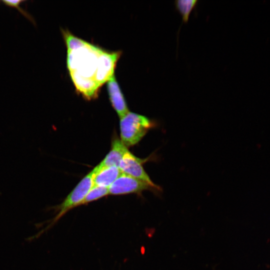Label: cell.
Wrapping results in <instances>:
<instances>
[{
	"label": "cell",
	"instance_id": "8992f818",
	"mask_svg": "<svg viewBox=\"0 0 270 270\" xmlns=\"http://www.w3.org/2000/svg\"><path fill=\"white\" fill-rule=\"evenodd\" d=\"M107 82L110 102L120 118L129 112L126 100L114 74Z\"/></svg>",
	"mask_w": 270,
	"mask_h": 270
},
{
	"label": "cell",
	"instance_id": "7a4b0ae2",
	"mask_svg": "<svg viewBox=\"0 0 270 270\" xmlns=\"http://www.w3.org/2000/svg\"><path fill=\"white\" fill-rule=\"evenodd\" d=\"M156 123L147 117L129 112L120 118V140L128 147L136 144Z\"/></svg>",
	"mask_w": 270,
	"mask_h": 270
},
{
	"label": "cell",
	"instance_id": "6da1fadb",
	"mask_svg": "<svg viewBox=\"0 0 270 270\" xmlns=\"http://www.w3.org/2000/svg\"><path fill=\"white\" fill-rule=\"evenodd\" d=\"M119 52H108L86 42L68 50L67 65L77 90L84 98H96L100 88L114 74Z\"/></svg>",
	"mask_w": 270,
	"mask_h": 270
},
{
	"label": "cell",
	"instance_id": "7c38bea8",
	"mask_svg": "<svg viewBox=\"0 0 270 270\" xmlns=\"http://www.w3.org/2000/svg\"></svg>",
	"mask_w": 270,
	"mask_h": 270
},
{
	"label": "cell",
	"instance_id": "ba28073f",
	"mask_svg": "<svg viewBox=\"0 0 270 270\" xmlns=\"http://www.w3.org/2000/svg\"><path fill=\"white\" fill-rule=\"evenodd\" d=\"M92 170L94 184L106 188H108L122 172L116 166H105L100 168L96 166Z\"/></svg>",
	"mask_w": 270,
	"mask_h": 270
},
{
	"label": "cell",
	"instance_id": "8fae6325",
	"mask_svg": "<svg viewBox=\"0 0 270 270\" xmlns=\"http://www.w3.org/2000/svg\"><path fill=\"white\" fill-rule=\"evenodd\" d=\"M24 0H3L2 2L6 6L17 9L26 18L34 24H36L35 20L32 16L20 6V4L24 2Z\"/></svg>",
	"mask_w": 270,
	"mask_h": 270
},
{
	"label": "cell",
	"instance_id": "30bf717a",
	"mask_svg": "<svg viewBox=\"0 0 270 270\" xmlns=\"http://www.w3.org/2000/svg\"><path fill=\"white\" fill-rule=\"evenodd\" d=\"M108 194H109L108 188L94 184L80 205L87 204Z\"/></svg>",
	"mask_w": 270,
	"mask_h": 270
},
{
	"label": "cell",
	"instance_id": "3957f363",
	"mask_svg": "<svg viewBox=\"0 0 270 270\" xmlns=\"http://www.w3.org/2000/svg\"><path fill=\"white\" fill-rule=\"evenodd\" d=\"M94 172L92 170L86 175L68 194L63 202L56 207L58 212L46 230L52 226L70 210L80 206L94 186Z\"/></svg>",
	"mask_w": 270,
	"mask_h": 270
},
{
	"label": "cell",
	"instance_id": "52a82bcc",
	"mask_svg": "<svg viewBox=\"0 0 270 270\" xmlns=\"http://www.w3.org/2000/svg\"><path fill=\"white\" fill-rule=\"evenodd\" d=\"M128 150L120 139L116 135L114 136L112 141L111 148L102 160L96 167L100 168L105 166H116L119 165L124 154Z\"/></svg>",
	"mask_w": 270,
	"mask_h": 270
},
{
	"label": "cell",
	"instance_id": "9c48e42d",
	"mask_svg": "<svg viewBox=\"0 0 270 270\" xmlns=\"http://www.w3.org/2000/svg\"><path fill=\"white\" fill-rule=\"evenodd\" d=\"M196 0H176L175 6L182 16V22H186L190 15L196 7L198 2Z\"/></svg>",
	"mask_w": 270,
	"mask_h": 270
},
{
	"label": "cell",
	"instance_id": "5b68a950",
	"mask_svg": "<svg viewBox=\"0 0 270 270\" xmlns=\"http://www.w3.org/2000/svg\"><path fill=\"white\" fill-rule=\"evenodd\" d=\"M149 158L141 159L128 150L120 162L119 168L123 173L142 180L151 186L161 190L160 186L156 184L144 170L142 164Z\"/></svg>",
	"mask_w": 270,
	"mask_h": 270
},
{
	"label": "cell",
	"instance_id": "277c9868",
	"mask_svg": "<svg viewBox=\"0 0 270 270\" xmlns=\"http://www.w3.org/2000/svg\"><path fill=\"white\" fill-rule=\"evenodd\" d=\"M108 189L109 194L112 195L130 194H141L143 191L146 190L156 193L160 190L142 180L123 172H122Z\"/></svg>",
	"mask_w": 270,
	"mask_h": 270
}]
</instances>
